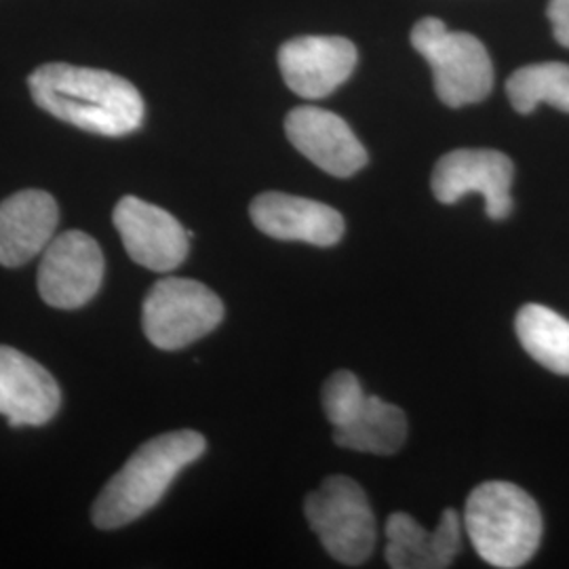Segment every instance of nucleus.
Listing matches in <instances>:
<instances>
[{
    "mask_svg": "<svg viewBox=\"0 0 569 569\" xmlns=\"http://www.w3.org/2000/svg\"><path fill=\"white\" fill-rule=\"evenodd\" d=\"M103 281V256L98 241L81 230H68L42 251L39 266L41 298L53 308L89 305Z\"/></svg>",
    "mask_w": 569,
    "mask_h": 569,
    "instance_id": "obj_8",
    "label": "nucleus"
},
{
    "mask_svg": "<svg viewBox=\"0 0 569 569\" xmlns=\"http://www.w3.org/2000/svg\"><path fill=\"white\" fill-rule=\"evenodd\" d=\"M112 218L136 264L154 272H171L183 264L192 232L183 230L169 211L138 197H122Z\"/></svg>",
    "mask_w": 569,
    "mask_h": 569,
    "instance_id": "obj_9",
    "label": "nucleus"
},
{
    "mask_svg": "<svg viewBox=\"0 0 569 569\" xmlns=\"http://www.w3.org/2000/svg\"><path fill=\"white\" fill-rule=\"evenodd\" d=\"M61 406L60 385L34 359L0 346V413L11 427H42Z\"/></svg>",
    "mask_w": 569,
    "mask_h": 569,
    "instance_id": "obj_13",
    "label": "nucleus"
},
{
    "mask_svg": "<svg viewBox=\"0 0 569 569\" xmlns=\"http://www.w3.org/2000/svg\"><path fill=\"white\" fill-rule=\"evenodd\" d=\"M224 321V305L207 284L167 277L143 300L146 338L161 350H180L211 333Z\"/></svg>",
    "mask_w": 569,
    "mask_h": 569,
    "instance_id": "obj_6",
    "label": "nucleus"
},
{
    "mask_svg": "<svg viewBox=\"0 0 569 569\" xmlns=\"http://www.w3.org/2000/svg\"><path fill=\"white\" fill-rule=\"evenodd\" d=\"M465 529L479 557L502 569L526 566L545 531L536 500L509 481H488L470 491Z\"/></svg>",
    "mask_w": 569,
    "mask_h": 569,
    "instance_id": "obj_3",
    "label": "nucleus"
},
{
    "mask_svg": "<svg viewBox=\"0 0 569 569\" xmlns=\"http://www.w3.org/2000/svg\"><path fill=\"white\" fill-rule=\"evenodd\" d=\"M547 16L552 23L555 39L569 49V0H550Z\"/></svg>",
    "mask_w": 569,
    "mask_h": 569,
    "instance_id": "obj_20",
    "label": "nucleus"
},
{
    "mask_svg": "<svg viewBox=\"0 0 569 569\" xmlns=\"http://www.w3.org/2000/svg\"><path fill=\"white\" fill-rule=\"evenodd\" d=\"M413 49L430 63L435 91L449 108L483 102L493 87L488 49L468 32H451L437 18H425L411 30Z\"/></svg>",
    "mask_w": 569,
    "mask_h": 569,
    "instance_id": "obj_4",
    "label": "nucleus"
},
{
    "mask_svg": "<svg viewBox=\"0 0 569 569\" xmlns=\"http://www.w3.org/2000/svg\"><path fill=\"white\" fill-rule=\"evenodd\" d=\"M387 563L392 569L449 568L460 552L462 519L443 510L439 526L428 531L407 512H392L387 521Z\"/></svg>",
    "mask_w": 569,
    "mask_h": 569,
    "instance_id": "obj_15",
    "label": "nucleus"
},
{
    "mask_svg": "<svg viewBox=\"0 0 569 569\" xmlns=\"http://www.w3.org/2000/svg\"><path fill=\"white\" fill-rule=\"evenodd\" d=\"M366 390L352 371H336L323 387V409L331 427L346 425L366 401Z\"/></svg>",
    "mask_w": 569,
    "mask_h": 569,
    "instance_id": "obj_19",
    "label": "nucleus"
},
{
    "mask_svg": "<svg viewBox=\"0 0 569 569\" xmlns=\"http://www.w3.org/2000/svg\"><path fill=\"white\" fill-rule=\"evenodd\" d=\"M60 222L56 199L44 190H21L0 203V266L18 268L41 256Z\"/></svg>",
    "mask_w": 569,
    "mask_h": 569,
    "instance_id": "obj_14",
    "label": "nucleus"
},
{
    "mask_svg": "<svg viewBox=\"0 0 569 569\" xmlns=\"http://www.w3.org/2000/svg\"><path fill=\"white\" fill-rule=\"evenodd\" d=\"M406 439L407 418L403 409L369 395L346 425L333 428L336 446L359 453L392 456L403 448Z\"/></svg>",
    "mask_w": 569,
    "mask_h": 569,
    "instance_id": "obj_16",
    "label": "nucleus"
},
{
    "mask_svg": "<svg viewBox=\"0 0 569 569\" xmlns=\"http://www.w3.org/2000/svg\"><path fill=\"white\" fill-rule=\"evenodd\" d=\"M284 133L310 163L336 178H350L369 161L366 146L350 124L317 106L293 108L284 119Z\"/></svg>",
    "mask_w": 569,
    "mask_h": 569,
    "instance_id": "obj_10",
    "label": "nucleus"
},
{
    "mask_svg": "<svg viewBox=\"0 0 569 569\" xmlns=\"http://www.w3.org/2000/svg\"><path fill=\"white\" fill-rule=\"evenodd\" d=\"M517 338L529 357L569 378V319L542 305H526L515 319Z\"/></svg>",
    "mask_w": 569,
    "mask_h": 569,
    "instance_id": "obj_17",
    "label": "nucleus"
},
{
    "mask_svg": "<svg viewBox=\"0 0 569 569\" xmlns=\"http://www.w3.org/2000/svg\"><path fill=\"white\" fill-rule=\"evenodd\" d=\"M305 515L327 552L345 566H363L376 549L373 510L363 488L350 477H327L308 493Z\"/></svg>",
    "mask_w": 569,
    "mask_h": 569,
    "instance_id": "obj_5",
    "label": "nucleus"
},
{
    "mask_svg": "<svg viewBox=\"0 0 569 569\" xmlns=\"http://www.w3.org/2000/svg\"><path fill=\"white\" fill-rule=\"evenodd\" d=\"M357 47L342 37H300L284 42L279 68L287 87L305 100H323L357 68Z\"/></svg>",
    "mask_w": 569,
    "mask_h": 569,
    "instance_id": "obj_11",
    "label": "nucleus"
},
{
    "mask_svg": "<svg viewBox=\"0 0 569 569\" xmlns=\"http://www.w3.org/2000/svg\"><path fill=\"white\" fill-rule=\"evenodd\" d=\"M251 222L277 241L331 247L345 237V218L333 207L284 192H264L249 207Z\"/></svg>",
    "mask_w": 569,
    "mask_h": 569,
    "instance_id": "obj_12",
    "label": "nucleus"
},
{
    "mask_svg": "<svg viewBox=\"0 0 569 569\" xmlns=\"http://www.w3.org/2000/svg\"><path fill=\"white\" fill-rule=\"evenodd\" d=\"M515 164L505 152L488 148H462L441 157L432 171V194L439 203L453 204L479 192L486 199L489 220H507L512 213L510 186Z\"/></svg>",
    "mask_w": 569,
    "mask_h": 569,
    "instance_id": "obj_7",
    "label": "nucleus"
},
{
    "mask_svg": "<svg viewBox=\"0 0 569 569\" xmlns=\"http://www.w3.org/2000/svg\"><path fill=\"white\" fill-rule=\"evenodd\" d=\"M507 96L519 114H531L540 103L569 114L568 63L547 61L519 68L507 82Z\"/></svg>",
    "mask_w": 569,
    "mask_h": 569,
    "instance_id": "obj_18",
    "label": "nucleus"
},
{
    "mask_svg": "<svg viewBox=\"0 0 569 569\" xmlns=\"http://www.w3.org/2000/svg\"><path fill=\"white\" fill-rule=\"evenodd\" d=\"M28 87L44 112L82 131L122 138L142 127V96L119 74L70 63H44L30 74Z\"/></svg>",
    "mask_w": 569,
    "mask_h": 569,
    "instance_id": "obj_1",
    "label": "nucleus"
},
{
    "mask_svg": "<svg viewBox=\"0 0 569 569\" xmlns=\"http://www.w3.org/2000/svg\"><path fill=\"white\" fill-rule=\"evenodd\" d=\"M207 449L197 430H173L146 441L106 483L91 519L100 529H119L154 509L183 468Z\"/></svg>",
    "mask_w": 569,
    "mask_h": 569,
    "instance_id": "obj_2",
    "label": "nucleus"
}]
</instances>
